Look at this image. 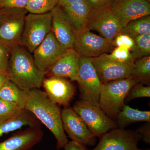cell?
Instances as JSON below:
<instances>
[{
    "instance_id": "obj_12",
    "label": "cell",
    "mask_w": 150,
    "mask_h": 150,
    "mask_svg": "<svg viewBox=\"0 0 150 150\" xmlns=\"http://www.w3.org/2000/svg\"><path fill=\"white\" fill-rule=\"evenodd\" d=\"M67 50L61 46L51 31L33 51V57L38 69L45 75Z\"/></svg>"
},
{
    "instance_id": "obj_19",
    "label": "cell",
    "mask_w": 150,
    "mask_h": 150,
    "mask_svg": "<svg viewBox=\"0 0 150 150\" xmlns=\"http://www.w3.org/2000/svg\"><path fill=\"white\" fill-rule=\"evenodd\" d=\"M76 31L86 28L93 10L86 1L61 7Z\"/></svg>"
},
{
    "instance_id": "obj_25",
    "label": "cell",
    "mask_w": 150,
    "mask_h": 150,
    "mask_svg": "<svg viewBox=\"0 0 150 150\" xmlns=\"http://www.w3.org/2000/svg\"><path fill=\"white\" fill-rule=\"evenodd\" d=\"M134 39V46L131 52L135 60L150 56V34L140 35Z\"/></svg>"
},
{
    "instance_id": "obj_38",
    "label": "cell",
    "mask_w": 150,
    "mask_h": 150,
    "mask_svg": "<svg viewBox=\"0 0 150 150\" xmlns=\"http://www.w3.org/2000/svg\"><path fill=\"white\" fill-rule=\"evenodd\" d=\"M136 150H150V149H139V148L138 147L137 148V149H136Z\"/></svg>"
},
{
    "instance_id": "obj_28",
    "label": "cell",
    "mask_w": 150,
    "mask_h": 150,
    "mask_svg": "<svg viewBox=\"0 0 150 150\" xmlns=\"http://www.w3.org/2000/svg\"><path fill=\"white\" fill-rule=\"evenodd\" d=\"M150 87L145 86L143 84L138 83L135 85L130 90L125 100L129 102L132 100L139 98L150 97Z\"/></svg>"
},
{
    "instance_id": "obj_15",
    "label": "cell",
    "mask_w": 150,
    "mask_h": 150,
    "mask_svg": "<svg viewBox=\"0 0 150 150\" xmlns=\"http://www.w3.org/2000/svg\"><path fill=\"white\" fill-rule=\"evenodd\" d=\"M51 31L61 46L66 49L72 48L76 30L62 8L57 4L51 11Z\"/></svg>"
},
{
    "instance_id": "obj_6",
    "label": "cell",
    "mask_w": 150,
    "mask_h": 150,
    "mask_svg": "<svg viewBox=\"0 0 150 150\" xmlns=\"http://www.w3.org/2000/svg\"><path fill=\"white\" fill-rule=\"evenodd\" d=\"M28 13L25 8L0 10V43L11 48L20 45Z\"/></svg>"
},
{
    "instance_id": "obj_31",
    "label": "cell",
    "mask_w": 150,
    "mask_h": 150,
    "mask_svg": "<svg viewBox=\"0 0 150 150\" xmlns=\"http://www.w3.org/2000/svg\"><path fill=\"white\" fill-rule=\"evenodd\" d=\"M21 110L13 105L0 98V119L14 115Z\"/></svg>"
},
{
    "instance_id": "obj_29",
    "label": "cell",
    "mask_w": 150,
    "mask_h": 150,
    "mask_svg": "<svg viewBox=\"0 0 150 150\" xmlns=\"http://www.w3.org/2000/svg\"><path fill=\"white\" fill-rule=\"evenodd\" d=\"M11 48L0 43V74H8Z\"/></svg>"
},
{
    "instance_id": "obj_5",
    "label": "cell",
    "mask_w": 150,
    "mask_h": 150,
    "mask_svg": "<svg viewBox=\"0 0 150 150\" xmlns=\"http://www.w3.org/2000/svg\"><path fill=\"white\" fill-rule=\"evenodd\" d=\"M72 108L95 137H100L112 129L118 128L116 121L108 117L99 106L88 100L82 99L76 101Z\"/></svg>"
},
{
    "instance_id": "obj_21",
    "label": "cell",
    "mask_w": 150,
    "mask_h": 150,
    "mask_svg": "<svg viewBox=\"0 0 150 150\" xmlns=\"http://www.w3.org/2000/svg\"><path fill=\"white\" fill-rule=\"evenodd\" d=\"M28 91L19 88L9 80L0 91V98L13 105L20 110L25 109Z\"/></svg>"
},
{
    "instance_id": "obj_8",
    "label": "cell",
    "mask_w": 150,
    "mask_h": 150,
    "mask_svg": "<svg viewBox=\"0 0 150 150\" xmlns=\"http://www.w3.org/2000/svg\"><path fill=\"white\" fill-rule=\"evenodd\" d=\"M113 46L112 42L86 28L76 31L73 48L80 56L92 58L109 52Z\"/></svg>"
},
{
    "instance_id": "obj_35",
    "label": "cell",
    "mask_w": 150,
    "mask_h": 150,
    "mask_svg": "<svg viewBox=\"0 0 150 150\" xmlns=\"http://www.w3.org/2000/svg\"><path fill=\"white\" fill-rule=\"evenodd\" d=\"M64 149V150H88L85 145L72 141H69Z\"/></svg>"
},
{
    "instance_id": "obj_3",
    "label": "cell",
    "mask_w": 150,
    "mask_h": 150,
    "mask_svg": "<svg viewBox=\"0 0 150 150\" xmlns=\"http://www.w3.org/2000/svg\"><path fill=\"white\" fill-rule=\"evenodd\" d=\"M138 83L131 77L102 84L98 100L99 107L114 121L125 105V99L130 90Z\"/></svg>"
},
{
    "instance_id": "obj_11",
    "label": "cell",
    "mask_w": 150,
    "mask_h": 150,
    "mask_svg": "<svg viewBox=\"0 0 150 150\" xmlns=\"http://www.w3.org/2000/svg\"><path fill=\"white\" fill-rule=\"evenodd\" d=\"M62 116L64 130L72 141L85 146L95 144L96 137L73 108H65L62 110Z\"/></svg>"
},
{
    "instance_id": "obj_36",
    "label": "cell",
    "mask_w": 150,
    "mask_h": 150,
    "mask_svg": "<svg viewBox=\"0 0 150 150\" xmlns=\"http://www.w3.org/2000/svg\"><path fill=\"white\" fill-rule=\"evenodd\" d=\"M86 0H59L58 5L61 7H64L65 6L71 4L73 3L79 2L83 1Z\"/></svg>"
},
{
    "instance_id": "obj_37",
    "label": "cell",
    "mask_w": 150,
    "mask_h": 150,
    "mask_svg": "<svg viewBox=\"0 0 150 150\" xmlns=\"http://www.w3.org/2000/svg\"><path fill=\"white\" fill-rule=\"evenodd\" d=\"M9 80V79L8 75L7 74H0V91Z\"/></svg>"
},
{
    "instance_id": "obj_24",
    "label": "cell",
    "mask_w": 150,
    "mask_h": 150,
    "mask_svg": "<svg viewBox=\"0 0 150 150\" xmlns=\"http://www.w3.org/2000/svg\"><path fill=\"white\" fill-rule=\"evenodd\" d=\"M131 77L139 83H148L150 78V56L136 60L133 64Z\"/></svg>"
},
{
    "instance_id": "obj_14",
    "label": "cell",
    "mask_w": 150,
    "mask_h": 150,
    "mask_svg": "<svg viewBox=\"0 0 150 150\" xmlns=\"http://www.w3.org/2000/svg\"><path fill=\"white\" fill-rule=\"evenodd\" d=\"M110 7L122 28L132 21L150 14V3L145 0H116Z\"/></svg>"
},
{
    "instance_id": "obj_2",
    "label": "cell",
    "mask_w": 150,
    "mask_h": 150,
    "mask_svg": "<svg viewBox=\"0 0 150 150\" xmlns=\"http://www.w3.org/2000/svg\"><path fill=\"white\" fill-rule=\"evenodd\" d=\"M8 75L11 81L26 91L40 88L45 76L31 54L20 45L11 48Z\"/></svg>"
},
{
    "instance_id": "obj_16",
    "label": "cell",
    "mask_w": 150,
    "mask_h": 150,
    "mask_svg": "<svg viewBox=\"0 0 150 150\" xmlns=\"http://www.w3.org/2000/svg\"><path fill=\"white\" fill-rule=\"evenodd\" d=\"M42 85L52 102L66 107L69 106L75 94L74 86L66 78L57 76L44 78Z\"/></svg>"
},
{
    "instance_id": "obj_13",
    "label": "cell",
    "mask_w": 150,
    "mask_h": 150,
    "mask_svg": "<svg viewBox=\"0 0 150 150\" xmlns=\"http://www.w3.org/2000/svg\"><path fill=\"white\" fill-rule=\"evenodd\" d=\"M86 28L97 31L101 36L112 42L122 28L110 6L93 11Z\"/></svg>"
},
{
    "instance_id": "obj_17",
    "label": "cell",
    "mask_w": 150,
    "mask_h": 150,
    "mask_svg": "<svg viewBox=\"0 0 150 150\" xmlns=\"http://www.w3.org/2000/svg\"><path fill=\"white\" fill-rule=\"evenodd\" d=\"M43 136L39 126L31 127L0 142V150H30L42 141Z\"/></svg>"
},
{
    "instance_id": "obj_7",
    "label": "cell",
    "mask_w": 150,
    "mask_h": 150,
    "mask_svg": "<svg viewBox=\"0 0 150 150\" xmlns=\"http://www.w3.org/2000/svg\"><path fill=\"white\" fill-rule=\"evenodd\" d=\"M77 81L83 99L99 106L100 92L102 84L90 58L80 56Z\"/></svg>"
},
{
    "instance_id": "obj_33",
    "label": "cell",
    "mask_w": 150,
    "mask_h": 150,
    "mask_svg": "<svg viewBox=\"0 0 150 150\" xmlns=\"http://www.w3.org/2000/svg\"><path fill=\"white\" fill-rule=\"evenodd\" d=\"M93 11L111 6L116 0H86Z\"/></svg>"
},
{
    "instance_id": "obj_23",
    "label": "cell",
    "mask_w": 150,
    "mask_h": 150,
    "mask_svg": "<svg viewBox=\"0 0 150 150\" xmlns=\"http://www.w3.org/2000/svg\"><path fill=\"white\" fill-rule=\"evenodd\" d=\"M133 39L137 36L150 34V16H144L129 23L121 29V33Z\"/></svg>"
},
{
    "instance_id": "obj_30",
    "label": "cell",
    "mask_w": 150,
    "mask_h": 150,
    "mask_svg": "<svg viewBox=\"0 0 150 150\" xmlns=\"http://www.w3.org/2000/svg\"><path fill=\"white\" fill-rule=\"evenodd\" d=\"M112 43L113 46L126 48L131 51L134 46V41L129 35L120 33L113 39Z\"/></svg>"
},
{
    "instance_id": "obj_26",
    "label": "cell",
    "mask_w": 150,
    "mask_h": 150,
    "mask_svg": "<svg viewBox=\"0 0 150 150\" xmlns=\"http://www.w3.org/2000/svg\"><path fill=\"white\" fill-rule=\"evenodd\" d=\"M59 0H29L25 8L28 13L35 14L51 11L58 4Z\"/></svg>"
},
{
    "instance_id": "obj_34",
    "label": "cell",
    "mask_w": 150,
    "mask_h": 150,
    "mask_svg": "<svg viewBox=\"0 0 150 150\" xmlns=\"http://www.w3.org/2000/svg\"><path fill=\"white\" fill-rule=\"evenodd\" d=\"M140 128L136 130L143 141L147 144H150V122H146Z\"/></svg>"
},
{
    "instance_id": "obj_9",
    "label": "cell",
    "mask_w": 150,
    "mask_h": 150,
    "mask_svg": "<svg viewBox=\"0 0 150 150\" xmlns=\"http://www.w3.org/2000/svg\"><path fill=\"white\" fill-rule=\"evenodd\" d=\"M141 139L136 131L117 128L102 135L96 146L92 150H136Z\"/></svg>"
},
{
    "instance_id": "obj_20",
    "label": "cell",
    "mask_w": 150,
    "mask_h": 150,
    "mask_svg": "<svg viewBox=\"0 0 150 150\" xmlns=\"http://www.w3.org/2000/svg\"><path fill=\"white\" fill-rule=\"evenodd\" d=\"M38 126L39 123L36 118L25 109L11 116L0 119V137L23 126L34 127Z\"/></svg>"
},
{
    "instance_id": "obj_18",
    "label": "cell",
    "mask_w": 150,
    "mask_h": 150,
    "mask_svg": "<svg viewBox=\"0 0 150 150\" xmlns=\"http://www.w3.org/2000/svg\"><path fill=\"white\" fill-rule=\"evenodd\" d=\"M80 55L73 48L66 53L46 73L49 76H57L77 81Z\"/></svg>"
},
{
    "instance_id": "obj_22",
    "label": "cell",
    "mask_w": 150,
    "mask_h": 150,
    "mask_svg": "<svg viewBox=\"0 0 150 150\" xmlns=\"http://www.w3.org/2000/svg\"><path fill=\"white\" fill-rule=\"evenodd\" d=\"M118 128L125 129L132 123L150 122V111H141L125 105L116 117Z\"/></svg>"
},
{
    "instance_id": "obj_39",
    "label": "cell",
    "mask_w": 150,
    "mask_h": 150,
    "mask_svg": "<svg viewBox=\"0 0 150 150\" xmlns=\"http://www.w3.org/2000/svg\"><path fill=\"white\" fill-rule=\"evenodd\" d=\"M145 1H147L149 2H150V0H145Z\"/></svg>"
},
{
    "instance_id": "obj_4",
    "label": "cell",
    "mask_w": 150,
    "mask_h": 150,
    "mask_svg": "<svg viewBox=\"0 0 150 150\" xmlns=\"http://www.w3.org/2000/svg\"><path fill=\"white\" fill-rule=\"evenodd\" d=\"M52 17L51 11L28 14L20 45L32 54L51 32Z\"/></svg>"
},
{
    "instance_id": "obj_32",
    "label": "cell",
    "mask_w": 150,
    "mask_h": 150,
    "mask_svg": "<svg viewBox=\"0 0 150 150\" xmlns=\"http://www.w3.org/2000/svg\"><path fill=\"white\" fill-rule=\"evenodd\" d=\"M29 0H0V10L4 9L25 8Z\"/></svg>"
},
{
    "instance_id": "obj_1",
    "label": "cell",
    "mask_w": 150,
    "mask_h": 150,
    "mask_svg": "<svg viewBox=\"0 0 150 150\" xmlns=\"http://www.w3.org/2000/svg\"><path fill=\"white\" fill-rule=\"evenodd\" d=\"M25 110L32 112L51 131L56 140V149H64L69 141L63 127L62 111L46 93L39 88L28 91Z\"/></svg>"
},
{
    "instance_id": "obj_27",
    "label": "cell",
    "mask_w": 150,
    "mask_h": 150,
    "mask_svg": "<svg viewBox=\"0 0 150 150\" xmlns=\"http://www.w3.org/2000/svg\"><path fill=\"white\" fill-rule=\"evenodd\" d=\"M107 56L111 60L121 63H134L136 61L130 50L122 47H115Z\"/></svg>"
},
{
    "instance_id": "obj_10",
    "label": "cell",
    "mask_w": 150,
    "mask_h": 150,
    "mask_svg": "<svg viewBox=\"0 0 150 150\" xmlns=\"http://www.w3.org/2000/svg\"><path fill=\"white\" fill-rule=\"evenodd\" d=\"M90 59L102 84L131 77L134 62H115L109 59L106 53Z\"/></svg>"
}]
</instances>
